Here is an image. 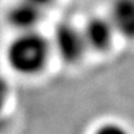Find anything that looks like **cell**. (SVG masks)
I'll list each match as a JSON object with an SVG mask.
<instances>
[{"label":"cell","instance_id":"cell-3","mask_svg":"<svg viewBox=\"0 0 134 134\" xmlns=\"http://www.w3.org/2000/svg\"><path fill=\"white\" fill-rule=\"evenodd\" d=\"M83 34L88 48L96 52L108 51L118 35L109 16H92L83 27Z\"/></svg>","mask_w":134,"mask_h":134},{"label":"cell","instance_id":"cell-1","mask_svg":"<svg viewBox=\"0 0 134 134\" xmlns=\"http://www.w3.org/2000/svg\"><path fill=\"white\" fill-rule=\"evenodd\" d=\"M51 43L36 30L20 32L8 47L9 66L24 76L37 75L46 67Z\"/></svg>","mask_w":134,"mask_h":134},{"label":"cell","instance_id":"cell-5","mask_svg":"<svg viewBox=\"0 0 134 134\" xmlns=\"http://www.w3.org/2000/svg\"><path fill=\"white\" fill-rule=\"evenodd\" d=\"M108 16L119 36L134 40V0H113Z\"/></svg>","mask_w":134,"mask_h":134},{"label":"cell","instance_id":"cell-2","mask_svg":"<svg viewBox=\"0 0 134 134\" xmlns=\"http://www.w3.org/2000/svg\"><path fill=\"white\" fill-rule=\"evenodd\" d=\"M52 45L58 57L66 63L78 62L88 48L83 30L71 23H61L56 26Z\"/></svg>","mask_w":134,"mask_h":134},{"label":"cell","instance_id":"cell-7","mask_svg":"<svg viewBox=\"0 0 134 134\" xmlns=\"http://www.w3.org/2000/svg\"><path fill=\"white\" fill-rule=\"evenodd\" d=\"M26 1H29V3H31L32 5L40 8V9L43 10V11H46L48 8H51V6L55 4V0H26Z\"/></svg>","mask_w":134,"mask_h":134},{"label":"cell","instance_id":"cell-6","mask_svg":"<svg viewBox=\"0 0 134 134\" xmlns=\"http://www.w3.org/2000/svg\"><path fill=\"white\" fill-rule=\"evenodd\" d=\"M93 134H130L128 129L119 123H103L99 125Z\"/></svg>","mask_w":134,"mask_h":134},{"label":"cell","instance_id":"cell-4","mask_svg":"<svg viewBox=\"0 0 134 134\" xmlns=\"http://www.w3.org/2000/svg\"><path fill=\"white\" fill-rule=\"evenodd\" d=\"M45 11L26 0H19L11 4L6 13V20L11 27L20 32L34 31L43 19Z\"/></svg>","mask_w":134,"mask_h":134}]
</instances>
